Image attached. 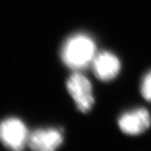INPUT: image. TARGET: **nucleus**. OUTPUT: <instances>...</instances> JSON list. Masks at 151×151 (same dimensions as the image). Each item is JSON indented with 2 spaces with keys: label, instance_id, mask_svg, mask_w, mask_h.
I'll use <instances>...</instances> for the list:
<instances>
[{
  "label": "nucleus",
  "instance_id": "obj_2",
  "mask_svg": "<svg viewBox=\"0 0 151 151\" xmlns=\"http://www.w3.org/2000/svg\"><path fill=\"white\" fill-rule=\"evenodd\" d=\"M66 87L79 111L87 113L91 110L94 104L92 86L85 76L78 71L74 72L68 78Z\"/></svg>",
  "mask_w": 151,
  "mask_h": 151
},
{
  "label": "nucleus",
  "instance_id": "obj_7",
  "mask_svg": "<svg viewBox=\"0 0 151 151\" xmlns=\"http://www.w3.org/2000/svg\"><path fill=\"white\" fill-rule=\"evenodd\" d=\"M141 94L146 101L151 102V70L145 76L142 81Z\"/></svg>",
  "mask_w": 151,
  "mask_h": 151
},
{
  "label": "nucleus",
  "instance_id": "obj_5",
  "mask_svg": "<svg viewBox=\"0 0 151 151\" xmlns=\"http://www.w3.org/2000/svg\"><path fill=\"white\" fill-rule=\"evenodd\" d=\"M92 69L95 76L99 80L108 81L119 75L121 63L119 58L109 51L98 53L92 60Z\"/></svg>",
  "mask_w": 151,
  "mask_h": 151
},
{
  "label": "nucleus",
  "instance_id": "obj_6",
  "mask_svg": "<svg viewBox=\"0 0 151 151\" xmlns=\"http://www.w3.org/2000/svg\"><path fill=\"white\" fill-rule=\"evenodd\" d=\"M63 136L61 132L55 129H41L29 134L28 145L38 151H52L61 145Z\"/></svg>",
  "mask_w": 151,
  "mask_h": 151
},
{
  "label": "nucleus",
  "instance_id": "obj_3",
  "mask_svg": "<svg viewBox=\"0 0 151 151\" xmlns=\"http://www.w3.org/2000/svg\"><path fill=\"white\" fill-rule=\"evenodd\" d=\"M29 132L21 120L8 119L0 124V141L12 150H21L28 144Z\"/></svg>",
  "mask_w": 151,
  "mask_h": 151
},
{
  "label": "nucleus",
  "instance_id": "obj_4",
  "mask_svg": "<svg viewBox=\"0 0 151 151\" xmlns=\"http://www.w3.org/2000/svg\"><path fill=\"white\" fill-rule=\"evenodd\" d=\"M151 124V117L145 108H137L124 113L119 119L121 131L129 135H138L147 130Z\"/></svg>",
  "mask_w": 151,
  "mask_h": 151
},
{
  "label": "nucleus",
  "instance_id": "obj_1",
  "mask_svg": "<svg viewBox=\"0 0 151 151\" xmlns=\"http://www.w3.org/2000/svg\"><path fill=\"white\" fill-rule=\"evenodd\" d=\"M96 45L92 38L84 34L69 37L61 47L60 57L65 65L75 70H82L89 65L97 55Z\"/></svg>",
  "mask_w": 151,
  "mask_h": 151
}]
</instances>
